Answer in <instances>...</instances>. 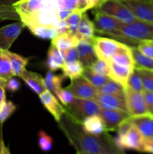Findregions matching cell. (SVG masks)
Instances as JSON below:
<instances>
[{
	"mask_svg": "<svg viewBox=\"0 0 153 154\" xmlns=\"http://www.w3.org/2000/svg\"><path fill=\"white\" fill-rule=\"evenodd\" d=\"M87 69H90L92 72L98 75H104V76L110 77V67L108 62L105 60H101V59L98 58L94 63L92 64L91 66H89Z\"/></svg>",
	"mask_w": 153,
	"mask_h": 154,
	"instance_id": "34",
	"label": "cell"
},
{
	"mask_svg": "<svg viewBox=\"0 0 153 154\" xmlns=\"http://www.w3.org/2000/svg\"><path fill=\"white\" fill-rule=\"evenodd\" d=\"M5 89L10 93H15L20 89V82L16 78L12 77L7 81Z\"/></svg>",
	"mask_w": 153,
	"mask_h": 154,
	"instance_id": "45",
	"label": "cell"
},
{
	"mask_svg": "<svg viewBox=\"0 0 153 154\" xmlns=\"http://www.w3.org/2000/svg\"><path fill=\"white\" fill-rule=\"evenodd\" d=\"M98 92L101 94L112 95V96L125 99V88L119 83L112 79L107 81L103 86L98 88Z\"/></svg>",
	"mask_w": 153,
	"mask_h": 154,
	"instance_id": "26",
	"label": "cell"
},
{
	"mask_svg": "<svg viewBox=\"0 0 153 154\" xmlns=\"http://www.w3.org/2000/svg\"><path fill=\"white\" fill-rule=\"evenodd\" d=\"M0 154H1V146H0Z\"/></svg>",
	"mask_w": 153,
	"mask_h": 154,
	"instance_id": "56",
	"label": "cell"
},
{
	"mask_svg": "<svg viewBox=\"0 0 153 154\" xmlns=\"http://www.w3.org/2000/svg\"><path fill=\"white\" fill-rule=\"evenodd\" d=\"M32 33L36 37L41 39L52 40L57 36L55 26L52 25H37L28 28Z\"/></svg>",
	"mask_w": 153,
	"mask_h": 154,
	"instance_id": "28",
	"label": "cell"
},
{
	"mask_svg": "<svg viewBox=\"0 0 153 154\" xmlns=\"http://www.w3.org/2000/svg\"><path fill=\"white\" fill-rule=\"evenodd\" d=\"M0 19L4 20H20V16L16 13L13 5H0Z\"/></svg>",
	"mask_w": 153,
	"mask_h": 154,
	"instance_id": "37",
	"label": "cell"
},
{
	"mask_svg": "<svg viewBox=\"0 0 153 154\" xmlns=\"http://www.w3.org/2000/svg\"><path fill=\"white\" fill-rule=\"evenodd\" d=\"M110 62L120 66L135 69L134 60L131 52V47L124 44L112 56Z\"/></svg>",
	"mask_w": 153,
	"mask_h": 154,
	"instance_id": "20",
	"label": "cell"
},
{
	"mask_svg": "<svg viewBox=\"0 0 153 154\" xmlns=\"http://www.w3.org/2000/svg\"><path fill=\"white\" fill-rule=\"evenodd\" d=\"M6 93L5 87H0V109L6 102Z\"/></svg>",
	"mask_w": 153,
	"mask_h": 154,
	"instance_id": "51",
	"label": "cell"
},
{
	"mask_svg": "<svg viewBox=\"0 0 153 154\" xmlns=\"http://www.w3.org/2000/svg\"><path fill=\"white\" fill-rule=\"evenodd\" d=\"M7 54L10 59L14 76L20 78L24 72L26 70V67L28 64V58L22 57V56L15 54V53L10 52L9 51H7Z\"/></svg>",
	"mask_w": 153,
	"mask_h": 154,
	"instance_id": "25",
	"label": "cell"
},
{
	"mask_svg": "<svg viewBox=\"0 0 153 154\" xmlns=\"http://www.w3.org/2000/svg\"><path fill=\"white\" fill-rule=\"evenodd\" d=\"M138 51L146 57L153 58V41L140 42L136 46Z\"/></svg>",
	"mask_w": 153,
	"mask_h": 154,
	"instance_id": "41",
	"label": "cell"
},
{
	"mask_svg": "<svg viewBox=\"0 0 153 154\" xmlns=\"http://www.w3.org/2000/svg\"><path fill=\"white\" fill-rule=\"evenodd\" d=\"M6 83H7V80L4 79V78H2L0 77V87H5Z\"/></svg>",
	"mask_w": 153,
	"mask_h": 154,
	"instance_id": "54",
	"label": "cell"
},
{
	"mask_svg": "<svg viewBox=\"0 0 153 154\" xmlns=\"http://www.w3.org/2000/svg\"><path fill=\"white\" fill-rule=\"evenodd\" d=\"M94 51L98 59L109 63L112 56L124 45V43L111 38L94 36L92 41Z\"/></svg>",
	"mask_w": 153,
	"mask_h": 154,
	"instance_id": "7",
	"label": "cell"
},
{
	"mask_svg": "<svg viewBox=\"0 0 153 154\" xmlns=\"http://www.w3.org/2000/svg\"><path fill=\"white\" fill-rule=\"evenodd\" d=\"M94 99L100 108L103 109H118L128 111L125 99L112 95L98 93Z\"/></svg>",
	"mask_w": 153,
	"mask_h": 154,
	"instance_id": "17",
	"label": "cell"
},
{
	"mask_svg": "<svg viewBox=\"0 0 153 154\" xmlns=\"http://www.w3.org/2000/svg\"><path fill=\"white\" fill-rule=\"evenodd\" d=\"M129 120L137 129L144 139L153 138V115L146 114L140 116L130 117Z\"/></svg>",
	"mask_w": 153,
	"mask_h": 154,
	"instance_id": "15",
	"label": "cell"
},
{
	"mask_svg": "<svg viewBox=\"0 0 153 154\" xmlns=\"http://www.w3.org/2000/svg\"><path fill=\"white\" fill-rule=\"evenodd\" d=\"M99 115L103 120L106 132L116 131L118 125L130 117L128 111L118 109H103L100 108Z\"/></svg>",
	"mask_w": 153,
	"mask_h": 154,
	"instance_id": "13",
	"label": "cell"
},
{
	"mask_svg": "<svg viewBox=\"0 0 153 154\" xmlns=\"http://www.w3.org/2000/svg\"><path fill=\"white\" fill-rule=\"evenodd\" d=\"M2 20H1V19H0V23H1V22H2Z\"/></svg>",
	"mask_w": 153,
	"mask_h": 154,
	"instance_id": "57",
	"label": "cell"
},
{
	"mask_svg": "<svg viewBox=\"0 0 153 154\" xmlns=\"http://www.w3.org/2000/svg\"><path fill=\"white\" fill-rule=\"evenodd\" d=\"M78 10L85 13L87 11V0H79V8Z\"/></svg>",
	"mask_w": 153,
	"mask_h": 154,
	"instance_id": "52",
	"label": "cell"
},
{
	"mask_svg": "<svg viewBox=\"0 0 153 154\" xmlns=\"http://www.w3.org/2000/svg\"><path fill=\"white\" fill-rule=\"evenodd\" d=\"M109 64L110 67V78L113 81L119 83L126 89L129 77L131 75L132 72L134 70V69L115 64L111 62H110Z\"/></svg>",
	"mask_w": 153,
	"mask_h": 154,
	"instance_id": "21",
	"label": "cell"
},
{
	"mask_svg": "<svg viewBox=\"0 0 153 154\" xmlns=\"http://www.w3.org/2000/svg\"><path fill=\"white\" fill-rule=\"evenodd\" d=\"M80 39L76 37L75 34L67 32L60 35H57L52 40L51 44L55 45L63 55L66 51L74 47L77 46Z\"/></svg>",
	"mask_w": 153,
	"mask_h": 154,
	"instance_id": "22",
	"label": "cell"
},
{
	"mask_svg": "<svg viewBox=\"0 0 153 154\" xmlns=\"http://www.w3.org/2000/svg\"><path fill=\"white\" fill-rule=\"evenodd\" d=\"M122 2L138 19L153 23V0H123Z\"/></svg>",
	"mask_w": 153,
	"mask_h": 154,
	"instance_id": "11",
	"label": "cell"
},
{
	"mask_svg": "<svg viewBox=\"0 0 153 154\" xmlns=\"http://www.w3.org/2000/svg\"><path fill=\"white\" fill-rule=\"evenodd\" d=\"M20 78H22L30 90L38 96L46 90L44 84V78L39 74L26 70Z\"/></svg>",
	"mask_w": 153,
	"mask_h": 154,
	"instance_id": "19",
	"label": "cell"
},
{
	"mask_svg": "<svg viewBox=\"0 0 153 154\" xmlns=\"http://www.w3.org/2000/svg\"><path fill=\"white\" fill-rule=\"evenodd\" d=\"M131 52L134 60L135 68L153 71V58L141 54L136 47H131Z\"/></svg>",
	"mask_w": 153,
	"mask_h": 154,
	"instance_id": "30",
	"label": "cell"
},
{
	"mask_svg": "<svg viewBox=\"0 0 153 154\" xmlns=\"http://www.w3.org/2000/svg\"><path fill=\"white\" fill-rule=\"evenodd\" d=\"M122 1H123V0H122Z\"/></svg>",
	"mask_w": 153,
	"mask_h": 154,
	"instance_id": "58",
	"label": "cell"
},
{
	"mask_svg": "<svg viewBox=\"0 0 153 154\" xmlns=\"http://www.w3.org/2000/svg\"><path fill=\"white\" fill-rule=\"evenodd\" d=\"M64 64V60L61 51L52 44H51L47 53L46 66L50 71L55 72L61 69Z\"/></svg>",
	"mask_w": 153,
	"mask_h": 154,
	"instance_id": "24",
	"label": "cell"
},
{
	"mask_svg": "<svg viewBox=\"0 0 153 154\" xmlns=\"http://www.w3.org/2000/svg\"><path fill=\"white\" fill-rule=\"evenodd\" d=\"M61 69L62 71V75L65 78H70V81L82 77L84 72V67L80 60L64 63V66Z\"/></svg>",
	"mask_w": 153,
	"mask_h": 154,
	"instance_id": "27",
	"label": "cell"
},
{
	"mask_svg": "<svg viewBox=\"0 0 153 154\" xmlns=\"http://www.w3.org/2000/svg\"><path fill=\"white\" fill-rule=\"evenodd\" d=\"M142 94H143L148 114L153 115V92L143 90Z\"/></svg>",
	"mask_w": 153,
	"mask_h": 154,
	"instance_id": "44",
	"label": "cell"
},
{
	"mask_svg": "<svg viewBox=\"0 0 153 154\" xmlns=\"http://www.w3.org/2000/svg\"><path fill=\"white\" fill-rule=\"evenodd\" d=\"M113 139L117 147L123 151L124 150H131L140 152L144 141L143 137L134 125L124 136H116Z\"/></svg>",
	"mask_w": 153,
	"mask_h": 154,
	"instance_id": "8",
	"label": "cell"
},
{
	"mask_svg": "<svg viewBox=\"0 0 153 154\" xmlns=\"http://www.w3.org/2000/svg\"><path fill=\"white\" fill-rule=\"evenodd\" d=\"M25 27L23 23L19 20L0 28V50L9 51L10 47L19 37Z\"/></svg>",
	"mask_w": 153,
	"mask_h": 154,
	"instance_id": "10",
	"label": "cell"
},
{
	"mask_svg": "<svg viewBox=\"0 0 153 154\" xmlns=\"http://www.w3.org/2000/svg\"><path fill=\"white\" fill-rule=\"evenodd\" d=\"M82 77H83L88 83H90L93 87L97 89L103 86L104 84H106L107 81H109L111 79L108 76H104V75L94 73L87 68L84 69V72L82 73Z\"/></svg>",
	"mask_w": 153,
	"mask_h": 154,
	"instance_id": "32",
	"label": "cell"
},
{
	"mask_svg": "<svg viewBox=\"0 0 153 154\" xmlns=\"http://www.w3.org/2000/svg\"><path fill=\"white\" fill-rule=\"evenodd\" d=\"M125 90H132V91L135 92L143 91L142 79H141L140 75L136 69H134V70L132 72L131 75L129 77Z\"/></svg>",
	"mask_w": 153,
	"mask_h": 154,
	"instance_id": "33",
	"label": "cell"
},
{
	"mask_svg": "<svg viewBox=\"0 0 153 154\" xmlns=\"http://www.w3.org/2000/svg\"><path fill=\"white\" fill-rule=\"evenodd\" d=\"M58 123L64 135L77 153L83 154H122L114 139L107 133L94 135L82 130L81 125L74 123L64 114Z\"/></svg>",
	"mask_w": 153,
	"mask_h": 154,
	"instance_id": "1",
	"label": "cell"
},
{
	"mask_svg": "<svg viewBox=\"0 0 153 154\" xmlns=\"http://www.w3.org/2000/svg\"><path fill=\"white\" fill-rule=\"evenodd\" d=\"M65 77L63 75H55L52 71L50 70L46 74V76L44 78V84L46 90H50L52 93H55L57 90L62 88V83Z\"/></svg>",
	"mask_w": 153,
	"mask_h": 154,
	"instance_id": "29",
	"label": "cell"
},
{
	"mask_svg": "<svg viewBox=\"0 0 153 154\" xmlns=\"http://www.w3.org/2000/svg\"><path fill=\"white\" fill-rule=\"evenodd\" d=\"M54 94L56 96V97L58 98L59 102L62 104L63 106H67L70 102H72V101L74 99V95L65 88L59 89Z\"/></svg>",
	"mask_w": 153,
	"mask_h": 154,
	"instance_id": "40",
	"label": "cell"
},
{
	"mask_svg": "<svg viewBox=\"0 0 153 154\" xmlns=\"http://www.w3.org/2000/svg\"><path fill=\"white\" fill-rule=\"evenodd\" d=\"M136 69V68H135ZM141 77L143 90L153 92V71L136 69Z\"/></svg>",
	"mask_w": 153,
	"mask_h": 154,
	"instance_id": "38",
	"label": "cell"
},
{
	"mask_svg": "<svg viewBox=\"0 0 153 154\" xmlns=\"http://www.w3.org/2000/svg\"><path fill=\"white\" fill-rule=\"evenodd\" d=\"M38 144L41 151L49 152L52 148L53 140L52 137L44 131L40 130L38 133Z\"/></svg>",
	"mask_w": 153,
	"mask_h": 154,
	"instance_id": "35",
	"label": "cell"
},
{
	"mask_svg": "<svg viewBox=\"0 0 153 154\" xmlns=\"http://www.w3.org/2000/svg\"><path fill=\"white\" fill-rule=\"evenodd\" d=\"M94 32L95 29H94V23L88 18V15L85 12L82 14L77 31L76 32V37L79 39H84L92 42L95 36Z\"/></svg>",
	"mask_w": 153,
	"mask_h": 154,
	"instance_id": "23",
	"label": "cell"
},
{
	"mask_svg": "<svg viewBox=\"0 0 153 154\" xmlns=\"http://www.w3.org/2000/svg\"><path fill=\"white\" fill-rule=\"evenodd\" d=\"M106 0H87V11L92 8H98Z\"/></svg>",
	"mask_w": 153,
	"mask_h": 154,
	"instance_id": "49",
	"label": "cell"
},
{
	"mask_svg": "<svg viewBox=\"0 0 153 154\" xmlns=\"http://www.w3.org/2000/svg\"><path fill=\"white\" fill-rule=\"evenodd\" d=\"M71 11L65 10V9H62V8H58L56 9V14L57 17H58V20H66L68 18V17L70 14L71 13Z\"/></svg>",
	"mask_w": 153,
	"mask_h": 154,
	"instance_id": "48",
	"label": "cell"
},
{
	"mask_svg": "<svg viewBox=\"0 0 153 154\" xmlns=\"http://www.w3.org/2000/svg\"><path fill=\"white\" fill-rule=\"evenodd\" d=\"M2 126H1V131H0V146H1V154H10V150H9L8 146H6L4 144V140L2 137Z\"/></svg>",
	"mask_w": 153,
	"mask_h": 154,
	"instance_id": "50",
	"label": "cell"
},
{
	"mask_svg": "<svg viewBox=\"0 0 153 154\" xmlns=\"http://www.w3.org/2000/svg\"><path fill=\"white\" fill-rule=\"evenodd\" d=\"M56 2L58 8L73 11L79 8V0H56Z\"/></svg>",
	"mask_w": 153,
	"mask_h": 154,
	"instance_id": "42",
	"label": "cell"
},
{
	"mask_svg": "<svg viewBox=\"0 0 153 154\" xmlns=\"http://www.w3.org/2000/svg\"><path fill=\"white\" fill-rule=\"evenodd\" d=\"M16 109V105L11 101H6L0 109V125L2 126L3 123L14 113Z\"/></svg>",
	"mask_w": 153,
	"mask_h": 154,
	"instance_id": "39",
	"label": "cell"
},
{
	"mask_svg": "<svg viewBox=\"0 0 153 154\" xmlns=\"http://www.w3.org/2000/svg\"><path fill=\"white\" fill-rule=\"evenodd\" d=\"M56 29L57 35H60L63 33L68 32V24L67 20H62L58 21V23L56 26Z\"/></svg>",
	"mask_w": 153,
	"mask_h": 154,
	"instance_id": "47",
	"label": "cell"
},
{
	"mask_svg": "<svg viewBox=\"0 0 153 154\" xmlns=\"http://www.w3.org/2000/svg\"><path fill=\"white\" fill-rule=\"evenodd\" d=\"M21 0H0V5H13L15 3Z\"/></svg>",
	"mask_w": 153,
	"mask_h": 154,
	"instance_id": "53",
	"label": "cell"
},
{
	"mask_svg": "<svg viewBox=\"0 0 153 154\" xmlns=\"http://www.w3.org/2000/svg\"><path fill=\"white\" fill-rule=\"evenodd\" d=\"M140 152L141 153L153 154V138L144 139Z\"/></svg>",
	"mask_w": 153,
	"mask_h": 154,
	"instance_id": "46",
	"label": "cell"
},
{
	"mask_svg": "<svg viewBox=\"0 0 153 154\" xmlns=\"http://www.w3.org/2000/svg\"><path fill=\"white\" fill-rule=\"evenodd\" d=\"M95 9L111 15L124 23H130L138 20L130 8L121 0H106Z\"/></svg>",
	"mask_w": 153,
	"mask_h": 154,
	"instance_id": "6",
	"label": "cell"
},
{
	"mask_svg": "<svg viewBox=\"0 0 153 154\" xmlns=\"http://www.w3.org/2000/svg\"><path fill=\"white\" fill-rule=\"evenodd\" d=\"M76 48L79 52V60L84 69L91 66L98 59L91 41L80 39Z\"/></svg>",
	"mask_w": 153,
	"mask_h": 154,
	"instance_id": "16",
	"label": "cell"
},
{
	"mask_svg": "<svg viewBox=\"0 0 153 154\" xmlns=\"http://www.w3.org/2000/svg\"><path fill=\"white\" fill-rule=\"evenodd\" d=\"M122 43L136 47L140 42L153 41V23L136 20L130 23H123L120 29Z\"/></svg>",
	"mask_w": 153,
	"mask_h": 154,
	"instance_id": "2",
	"label": "cell"
},
{
	"mask_svg": "<svg viewBox=\"0 0 153 154\" xmlns=\"http://www.w3.org/2000/svg\"><path fill=\"white\" fill-rule=\"evenodd\" d=\"M82 14H83V12L76 9V10L73 11L70 13V14L66 20L68 24V32L76 35L80 22V20L82 18Z\"/></svg>",
	"mask_w": 153,
	"mask_h": 154,
	"instance_id": "36",
	"label": "cell"
},
{
	"mask_svg": "<svg viewBox=\"0 0 153 154\" xmlns=\"http://www.w3.org/2000/svg\"><path fill=\"white\" fill-rule=\"evenodd\" d=\"M0 77L7 81L12 77H14L7 51L4 50H0Z\"/></svg>",
	"mask_w": 153,
	"mask_h": 154,
	"instance_id": "31",
	"label": "cell"
},
{
	"mask_svg": "<svg viewBox=\"0 0 153 154\" xmlns=\"http://www.w3.org/2000/svg\"><path fill=\"white\" fill-rule=\"evenodd\" d=\"M76 154H83V153H77V152H76ZM122 154H125L124 153H122Z\"/></svg>",
	"mask_w": 153,
	"mask_h": 154,
	"instance_id": "55",
	"label": "cell"
},
{
	"mask_svg": "<svg viewBox=\"0 0 153 154\" xmlns=\"http://www.w3.org/2000/svg\"><path fill=\"white\" fill-rule=\"evenodd\" d=\"M20 21L26 20L32 17L51 9L57 8L56 0H21L13 5Z\"/></svg>",
	"mask_w": 153,
	"mask_h": 154,
	"instance_id": "4",
	"label": "cell"
},
{
	"mask_svg": "<svg viewBox=\"0 0 153 154\" xmlns=\"http://www.w3.org/2000/svg\"><path fill=\"white\" fill-rule=\"evenodd\" d=\"M64 63H70V62L77 61L79 60V52L76 47L70 48L63 54Z\"/></svg>",
	"mask_w": 153,
	"mask_h": 154,
	"instance_id": "43",
	"label": "cell"
},
{
	"mask_svg": "<svg viewBox=\"0 0 153 154\" xmlns=\"http://www.w3.org/2000/svg\"><path fill=\"white\" fill-rule=\"evenodd\" d=\"M40 102L46 111L53 117L56 122H59L62 116L65 114V108L58 102L52 92L46 90L44 93L39 95Z\"/></svg>",
	"mask_w": 153,
	"mask_h": 154,
	"instance_id": "14",
	"label": "cell"
},
{
	"mask_svg": "<svg viewBox=\"0 0 153 154\" xmlns=\"http://www.w3.org/2000/svg\"><path fill=\"white\" fill-rule=\"evenodd\" d=\"M65 108V114L74 123L80 124L84 119L94 114H99L100 107L94 99H80L74 97L72 102Z\"/></svg>",
	"mask_w": 153,
	"mask_h": 154,
	"instance_id": "3",
	"label": "cell"
},
{
	"mask_svg": "<svg viewBox=\"0 0 153 154\" xmlns=\"http://www.w3.org/2000/svg\"><path fill=\"white\" fill-rule=\"evenodd\" d=\"M81 128L85 132L94 135H100L107 132L103 120L99 114L87 117L81 123Z\"/></svg>",
	"mask_w": 153,
	"mask_h": 154,
	"instance_id": "18",
	"label": "cell"
},
{
	"mask_svg": "<svg viewBox=\"0 0 153 154\" xmlns=\"http://www.w3.org/2000/svg\"><path fill=\"white\" fill-rule=\"evenodd\" d=\"M125 102L130 117L148 114L142 92L125 90Z\"/></svg>",
	"mask_w": 153,
	"mask_h": 154,
	"instance_id": "12",
	"label": "cell"
},
{
	"mask_svg": "<svg viewBox=\"0 0 153 154\" xmlns=\"http://www.w3.org/2000/svg\"><path fill=\"white\" fill-rule=\"evenodd\" d=\"M93 23L95 32L99 34L106 35L111 38L122 42L120 29L124 23L98 9H96Z\"/></svg>",
	"mask_w": 153,
	"mask_h": 154,
	"instance_id": "5",
	"label": "cell"
},
{
	"mask_svg": "<svg viewBox=\"0 0 153 154\" xmlns=\"http://www.w3.org/2000/svg\"><path fill=\"white\" fill-rule=\"evenodd\" d=\"M65 89L70 91L74 97L80 99H93L98 93V89L93 87L83 77L71 80L70 84Z\"/></svg>",
	"mask_w": 153,
	"mask_h": 154,
	"instance_id": "9",
	"label": "cell"
}]
</instances>
